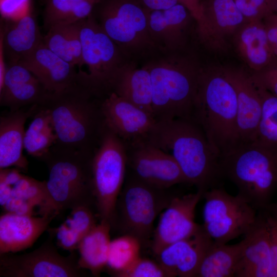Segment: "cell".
Wrapping results in <instances>:
<instances>
[{
  "label": "cell",
  "instance_id": "cell-47",
  "mask_svg": "<svg viewBox=\"0 0 277 277\" xmlns=\"http://www.w3.org/2000/svg\"><path fill=\"white\" fill-rule=\"evenodd\" d=\"M148 12L168 9L179 3L178 0H137Z\"/></svg>",
  "mask_w": 277,
  "mask_h": 277
},
{
  "label": "cell",
  "instance_id": "cell-27",
  "mask_svg": "<svg viewBox=\"0 0 277 277\" xmlns=\"http://www.w3.org/2000/svg\"><path fill=\"white\" fill-rule=\"evenodd\" d=\"M112 92L153 116L151 77L144 66L133 62L125 64L114 78Z\"/></svg>",
  "mask_w": 277,
  "mask_h": 277
},
{
  "label": "cell",
  "instance_id": "cell-51",
  "mask_svg": "<svg viewBox=\"0 0 277 277\" xmlns=\"http://www.w3.org/2000/svg\"><path fill=\"white\" fill-rule=\"evenodd\" d=\"M266 209L277 220V202L271 204Z\"/></svg>",
  "mask_w": 277,
  "mask_h": 277
},
{
  "label": "cell",
  "instance_id": "cell-14",
  "mask_svg": "<svg viewBox=\"0 0 277 277\" xmlns=\"http://www.w3.org/2000/svg\"><path fill=\"white\" fill-rule=\"evenodd\" d=\"M204 192L174 196L160 215L154 230L151 247L156 255L166 246L188 238L196 233L202 225L194 220L196 206Z\"/></svg>",
  "mask_w": 277,
  "mask_h": 277
},
{
  "label": "cell",
  "instance_id": "cell-24",
  "mask_svg": "<svg viewBox=\"0 0 277 277\" xmlns=\"http://www.w3.org/2000/svg\"><path fill=\"white\" fill-rule=\"evenodd\" d=\"M0 41L9 64L18 63L31 53L43 42V36L30 11L17 19H5Z\"/></svg>",
  "mask_w": 277,
  "mask_h": 277
},
{
  "label": "cell",
  "instance_id": "cell-43",
  "mask_svg": "<svg viewBox=\"0 0 277 277\" xmlns=\"http://www.w3.org/2000/svg\"><path fill=\"white\" fill-rule=\"evenodd\" d=\"M190 11L194 18L201 38L205 36L206 26L201 0H178Z\"/></svg>",
  "mask_w": 277,
  "mask_h": 277
},
{
  "label": "cell",
  "instance_id": "cell-15",
  "mask_svg": "<svg viewBox=\"0 0 277 277\" xmlns=\"http://www.w3.org/2000/svg\"><path fill=\"white\" fill-rule=\"evenodd\" d=\"M102 107L107 126L125 143L147 140L156 123L151 114L113 92Z\"/></svg>",
  "mask_w": 277,
  "mask_h": 277
},
{
  "label": "cell",
  "instance_id": "cell-36",
  "mask_svg": "<svg viewBox=\"0 0 277 277\" xmlns=\"http://www.w3.org/2000/svg\"><path fill=\"white\" fill-rule=\"evenodd\" d=\"M247 21H259L275 13L274 0H233Z\"/></svg>",
  "mask_w": 277,
  "mask_h": 277
},
{
  "label": "cell",
  "instance_id": "cell-5",
  "mask_svg": "<svg viewBox=\"0 0 277 277\" xmlns=\"http://www.w3.org/2000/svg\"><path fill=\"white\" fill-rule=\"evenodd\" d=\"M93 155L54 144L40 160L46 164L47 196L39 215L56 217L82 205L95 207L92 187Z\"/></svg>",
  "mask_w": 277,
  "mask_h": 277
},
{
  "label": "cell",
  "instance_id": "cell-26",
  "mask_svg": "<svg viewBox=\"0 0 277 277\" xmlns=\"http://www.w3.org/2000/svg\"><path fill=\"white\" fill-rule=\"evenodd\" d=\"M206 26L204 42L221 45L247 22L233 0H201Z\"/></svg>",
  "mask_w": 277,
  "mask_h": 277
},
{
  "label": "cell",
  "instance_id": "cell-30",
  "mask_svg": "<svg viewBox=\"0 0 277 277\" xmlns=\"http://www.w3.org/2000/svg\"><path fill=\"white\" fill-rule=\"evenodd\" d=\"M243 247V240L232 245L213 243L204 255L196 276H236Z\"/></svg>",
  "mask_w": 277,
  "mask_h": 277
},
{
  "label": "cell",
  "instance_id": "cell-37",
  "mask_svg": "<svg viewBox=\"0 0 277 277\" xmlns=\"http://www.w3.org/2000/svg\"><path fill=\"white\" fill-rule=\"evenodd\" d=\"M119 277H170L157 262L140 256Z\"/></svg>",
  "mask_w": 277,
  "mask_h": 277
},
{
  "label": "cell",
  "instance_id": "cell-32",
  "mask_svg": "<svg viewBox=\"0 0 277 277\" xmlns=\"http://www.w3.org/2000/svg\"><path fill=\"white\" fill-rule=\"evenodd\" d=\"M142 245L138 239L128 234L111 240L106 269L112 276L119 277L141 256Z\"/></svg>",
  "mask_w": 277,
  "mask_h": 277
},
{
  "label": "cell",
  "instance_id": "cell-3",
  "mask_svg": "<svg viewBox=\"0 0 277 277\" xmlns=\"http://www.w3.org/2000/svg\"><path fill=\"white\" fill-rule=\"evenodd\" d=\"M182 52L160 53L142 64L150 75L156 121L193 120L202 67Z\"/></svg>",
  "mask_w": 277,
  "mask_h": 277
},
{
  "label": "cell",
  "instance_id": "cell-22",
  "mask_svg": "<svg viewBox=\"0 0 277 277\" xmlns=\"http://www.w3.org/2000/svg\"><path fill=\"white\" fill-rule=\"evenodd\" d=\"M41 106L9 110L0 116V169L15 167L27 171L29 162L23 154L25 124Z\"/></svg>",
  "mask_w": 277,
  "mask_h": 277
},
{
  "label": "cell",
  "instance_id": "cell-31",
  "mask_svg": "<svg viewBox=\"0 0 277 277\" xmlns=\"http://www.w3.org/2000/svg\"><path fill=\"white\" fill-rule=\"evenodd\" d=\"M32 117L25 131L24 149L29 155L41 160L55 143L56 135L46 106H41Z\"/></svg>",
  "mask_w": 277,
  "mask_h": 277
},
{
  "label": "cell",
  "instance_id": "cell-35",
  "mask_svg": "<svg viewBox=\"0 0 277 277\" xmlns=\"http://www.w3.org/2000/svg\"><path fill=\"white\" fill-rule=\"evenodd\" d=\"M97 219L94 206L82 205L72 208L65 222L83 239L97 224Z\"/></svg>",
  "mask_w": 277,
  "mask_h": 277
},
{
  "label": "cell",
  "instance_id": "cell-9",
  "mask_svg": "<svg viewBox=\"0 0 277 277\" xmlns=\"http://www.w3.org/2000/svg\"><path fill=\"white\" fill-rule=\"evenodd\" d=\"M126 170L125 144L107 126L92 160V187L99 220L109 222L111 227Z\"/></svg>",
  "mask_w": 277,
  "mask_h": 277
},
{
  "label": "cell",
  "instance_id": "cell-40",
  "mask_svg": "<svg viewBox=\"0 0 277 277\" xmlns=\"http://www.w3.org/2000/svg\"><path fill=\"white\" fill-rule=\"evenodd\" d=\"M254 85L277 97V62L257 72H250Z\"/></svg>",
  "mask_w": 277,
  "mask_h": 277
},
{
  "label": "cell",
  "instance_id": "cell-50",
  "mask_svg": "<svg viewBox=\"0 0 277 277\" xmlns=\"http://www.w3.org/2000/svg\"><path fill=\"white\" fill-rule=\"evenodd\" d=\"M7 69L6 57L2 42L0 41V89L3 87Z\"/></svg>",
  "mask_w": 277,
  "mask_h": 277
},
{
  "label": "cell",
  "instance_id": "cell-12",
  "mask_svg": "<svg viewBox=\"0 0 277 277\" xmlns=\"http://www.w3.org/2000/svg\"><path fill=\"white\" fill-rule=\"evenodd\" d=\"M39 247L21 254H0V277H84L87 273L80 267L75 252L60 254L53 241V233Z\"/></svg>",
  "mask_w": 277,
  "mask_h": 277
},
{
  "label": "cell",
  "instance_id": "cell-7",
  "mask_svg": "<svg viewBox=\"0 0 277 277\" xmlns=\"http://www.w3.org/2000/svg\"><path fill=\"white\" fill-rule=\"evenodd\" d=\"M148 13L137 0H99L91 15L126 57L138 65L156 55Z\"/></svg>",
  "mask_w": 277,
  "mask_h": 277
},
{
  "label": "cell",
  "instance_id": "cell-25",
  "mask_svg": "<svg viewBox=\"0 0 277 277\" xmlns=\"http://www.w3.org/2000/svg\"><path fill=\"white\" fill-rule=\"evenodd\" d=\"M237 52L251 69L259 71L277 62L263 21L246 22L234 35Z\"/></svg>",
  "mask_w": 277,
  "mask_h": 277
},
{
  "label": "cell",
  "instance_id": "cell-19",
  "mask_svg": "<svg viewBox=\"0 0 277 277\" xmlns=\"http://www.w3.org/2000/svg\"><path fill=\"white\" fill-rule=\"evenodd\" d=\"M213 243L202 225L194 235L166 246L155 255L170 277H194Z\"/></svg>",
  "mask_w": 277,
  "mask_h": 277
},
{
  "label": "cell",
  "instance_id": "cell-44",
  "mask_svg": "<svg viewBox=\"0 0 277 277\" xmlns=\"http://www.w3.org/2000/svg\"><path fill=\"white\" fill-rule=\"evenodd\" d=\"M2 208L4 212L30 215H35V209L37 208L31 203L14 196H12Z\"/></svg>",
  "mask_w": 277,
  "mask_h": 277
},
{
  "label": "cell",
  "instance_id": "cell-8",
  "mask_svg": "<svg viewBox=\"0 0 277 277\" xmlns=\"http://www.w3.org/2000/svg\"><path fill=\"white\" fill-rule=\"evenodd\" d=\"M169 189L151 185L126 172L112 229L134 236L142 244H146L152 238L155 219L174 196Z\"/></svg>",
  "mask_w": 277,
  "mask_h": 277
},
{
  "label": "cell",
  "instance_id": "cell-4",
  "mask_svg": "<svg viewBox=\"0 0 277 277\" xmlns=\"http://www.w3.org/2000/svg\"><path fill=\"white\" fill-rule=\"evenodd\" d=\"M237 113L236 91L222 68H202L193 120L220 156L238 144Z\"/></svg>",
  "mask_w": 277,
  "mask_h": 277
},
{
  "label": "cell",
  "instance_id": "cell-29",
  "mask_svg": "<svg viewBox=\"0 0 277 277\" xmlns=\"http://www.w3.org/2000/svg\"><path fill=\"white\" fill-rule=\"evenodd\" d=\"M81 22L53 24L47 29V34L43 36V43L49 49L78 68V71L83 67Z\"/></svg>",
  "mask_w": 277,
  "mask_h": 277
},
{
  "label": "cell",
  "instance_id": "cell-6",
  "mask_svg": "<svg viewBox=\"0 0 277 277\" xmlns=\"http://www.w3.org/2000/svg\"><path fill=\"white\" fill-rule=\"evenodd\" d=\"M223 176L236 187L238 194L256 210L271 203L277 188V147L254 141L239 144L221 156Z\"/></svg>",
  "mask_w": 277,
  "mask_h": 277
},
{
  "label": "cell",
  "instance_id": "cell-42",
  "mask_svg": "<svg viewBox=\"0 0 277 277\" xmlns=\"http://www.w3.org/2000/svg\"><path fill=\"white\" fill-rule=\"evenodd\" d=\"M98 1L99 0L80 1L60 23H75L86 19L91 15L95 5Z\"/></svg>",
  "mask_w": 277,
  "mask_h": 277
},
{
  "label": "cell",
  "instance_id": "cell-20",
  "mask_svg": "<svg viewBox=\"0 0 277 277\" xmlns=\"http://www.w3.org/2000/svg\"><path fill=\"white\" fill-rule=\"evenodd\" d=\"M51 94L24 65L18 63L7 64L0 89L1 106L16 110L34 105L44 106Z\"/></svg>",
  "mask_w": 277,
  "mask_h": 277
},
{
  "label": "cell",
  "instance_id": "cell-41",
  "mask_svg": "<svg viewBox=\"0 0 277 277\" xmlns=\"http://www.w3.org/2000/svg\"><path fill=\"white\" fill-rule=\"evenodd\" d=\"M30 0H0L1 13L5 19H17L31 11Z\"/></svg>",
  "mask_w": 277,
  "mask_h": 277
},
{
  "label": "cell",
  "instance_id": "cell-33",
  "mask_svg": "<svg viewBox=\"0 0 277 277\" xmlns=\"http://www.w3.org/2000/svg\"><path fill=\"white\" fill-rule=\"evenodd\" d=\"M256 88L261 100L262 112L254 141L277 147V97L264 89Z\"/></svg>",
  "mask_w": 277,
  "mask_h": 277
},
{
  "label": "cell",
  "instance_id": "cell-13",
  "mask_svg": "<svg viewBox=\"0 0 277 277\" xmlns=\"http://www.w3.org/2000/svg\"><path fill=\"white\" fill-rule=\"evenodd\" d=\"M125 144L127 173L161 188L186 183L180 167L171 154L147 140Z\"/></svg>",
  "mask_w": 277,
  "mask_h": 277
},
{
  "label": "cell",
  "instance_id": "cell-18",
  "mask_svg": "<svg viewBox=\"0 0 277 277\" xmlns=\"http://www.w3.org/2000/svg\"><path fill=\"white\" fill-rule=\"evenodd\" d=\"M236 93L238 144L254 142L262 117V103L250 72L237 68H222Z\"/></svg>",
  "mask_w": 277,
  "mask_h": 277
},
{
  "label": "cell",
  "instance_id": "cell-1",
  "mask_svg": "<svg viewBox=\"0 0 277 277\" xmlns=\"http://www.w3.org/2000/svg\"><path fill=\"white\" fill-rule=\"evenodd\" d=\"M147 141L171 154L186 183L204 193L222 177L220 155L194 120L176 118L156 121Z\"/></svg>",
  "mask_w": 277,
  "mask_h": 277
},
{
  "label": "cell",
  "instance_id": "cell-23",
  "mask_svg": "<svg viewBox=\"0 0 277 277\" xmlns=\"http://www.w3.org/2000/svg\"><path fill=\"white\" fill-rule=\"evenodd\" d=\"M55 218L54 215L36 216L4 212L0 216V254L30 248Z\"/></svg>",
  "mask_w": 277,
  "mask_h": 277
},
{
  "label": "cell",
  "instance_id": "cell-11",
  "mask_svg": "<svg viewBox=\"0 0 277 277\" xmlns=\"http://www.w3.org/2000/svg\"><path fill=\"white\" fill-rule=\"evenodd\" d=\"M202 226L215 244H227L244 235L254 223L256 210L238 194L233 196L215 187L203 195Z\"/></svg>",
  "mask_w": 277,
  "mask_h": 277
},
{
  "label": "cell",
  "instance_id": "cell-34",
  "mask_svg": "<svg viewBox=\"0 0 277 277\" xmlns=\"http://www.w3.org/2000/svg\"><path fill=\"white\" fill-rule=\"evenodd\" d=\"M34 205L38 212L44 207L47 196L46 181H40L23 175L12 186V195Z\"/></svg>",
  "mask_w": 277,
  "mask_h": 277
},
{
  "label": "cell",
  "instance_id": "cell-38",
  "mask_svg": "<svg viewBox=\"0 0 277 277\" xmlns=\"http://www.w3.org/2000/svg\"><path fill=\"white\" fill-rule=\"evenodd\" d=\"M82 0H48L44 13V22L48 29L61 22L74 6Z\"/></svg>",
  "mask_w": 277,
  "mask_h": 277
},
{
  "label": "cell",
  "instance_id": "cell-49",
  "mask_svg": "<svg viewBox=\"0 0 277 277\" xmlns=\"http://www.w3.org/2000/svg\"><path fill=\"white\" fill-rule=\"evenodd\" d=\"M12 195V186L0 182V205L4 206Z\"/></svg>",
  "mask_w": 277,
  "mask_h": 277
},
{
  "label": "cell",
  "instance_id": "cell-21",
  "mask_svg": "<svg viewBox=\"0 0 277 277\" xmlns=\"http://www.w3.org/2000/svg\"><path fill=\"white\" fill-rule=\"evenodd\" d=\"M242 260L238 277H271L272 262L269 224L264 210L244 235Z\"/></svg>",
  "mask_w": 277,
  "mask_h": 277
},
{
  "label": "cell",
  "instance_id": "cell-10",
  "mask_svg": "<svg viewBox=\"0 0 277 277\" xmlns=\"http://www.w3.org/2000/svg\"><path fill=\"white\" fill-rule=\"evenodd\" d=\"M83 66L79 71L83 85L97 96L105 98L111 93L114 78L129 61L115 43L103 31L92 16L81 22Z\"/></svg>",
  "mask_w": 277,
  "mask_h": 277
},
{
  "label": "cell",
  "instance_id": "cell-48",
  "mask_svg": "<svg viewBox=\"0 0 277 277\" xmlns=\"http://www.w3.org/2000/svg\"><path fill=\"white\" fill-rule=\"evenodd\" d=\"M22 172L15 167L0 169V182L13 186L23 176Z\"/></svg>",
  "mask_w": 277,
  "mask_h": 277
},
{
  "label": "cell",
  "instance_id": "cell-17",
  "mask_svg": "<svg viewBox=\"0 0 277 277\" xmlns=\"http://www.w3.org/2000/svg\"><path fill=\"white\" fill-rule=\"evenodd\" d=\"M148 28L153 42L161 53L183 51L189 27L194 20L188 9L179 3L162 11L148 13Z\"/></svg>",
  "mask_w": 277,
  "mask_h": 277
},
{
  "label": "cell",
  "instance_id": "cell-46",
  "mask_svg": "<svg viewBox=\"0 0 277 277\" xmlns=\"http://www.w3.org/2000/svg\"><path fill=\"white\" fill-rule=\"evenodd\" d=\"M268 39L277 59V13H273L263 20Z\"/></svg>",
  "mask_w": 277,
  "mask_h": 277
},
{
  "label": "cell",
  "instance_id": "cell-28",
  "mask_svg": "<svg viewBox=\"0 0 277 277\" xmlns=\"http://www.w3.org/2000/svg\"><path fill=\"white\" fill-rule=\"evenodd\" d=\"M111 224L100 221L81 240L77 250L78 264L94 276H99L106 267L110 239Z\"/></svg>",
  "mask_w": 277,
  "mask_h": 277
},
{
  "label": "cell",
  "instance_id": "cell-45",
  "mask_svg": "<svg viewBox=\"0 0 277 277\" xmlns=\"http://www.w3.org/2000/svg\"><path fill=\"white\" fill-rule=\"evenodd\" d=\"M266 213L270 230L272 270L271 277H277V220L266 209Z\"/></svg>",
  "mask_w": 277,
  "mask_h": 277
},
{
  "label": "cell",
  "instance_id": "cell-52",
  "mask_svg": "<svg viewBox=\"0 0 277 277\" xmlns=\"http://www.w3.org/2000/svg\"><path fill=\"white\" fill-rule=\"evenodd\" d=\"M275 13H277V0H274Z\"/></svg>",
  "mask_w": 277,
  "mask_h": 277
},
{
  "label": "cell",
  "instance_id": "cell-2",
  "mask_svg": "<svg viewBox=\"0 0 277 277\" xmlns=\"http://www.w3.org/2000/svg\"><path fill=\"white\" fill-rule=\"evenodd\" d=\"M104 98L82 86L52 93L44 106L50 112L54 144L93 156L107 128Z\"/></svg>",
  "mask_w": 277,
  "mask_h": 277
},
{
  "label": "cell",
  "instance_id": "cell-39",
  "mask_svg": "<svg viewBox=\"0 0 277 277\" xmlns=\"http://www.w3.org/2000/svg\"><path fill=\"white\" fill-rule=\"evenodd\" d=\"M48 230L53 233L56 245L58 247L70 253L74 252L77 250L82 238L65 221L59 226L49 227Z\"/></svg>",
  "mask_w": 277,
  "mask_h": 277
},
{
  "label": "cell",
  "instance_id": "cell-16",
  "mask_svg": "<svg viewBox=\"0 0 277 277\" xmlns=\"http://www.w3.org/2000/svg\"><path fill=\"white\" fill-rule=\"evenodd\" d=\"M18 63L29 70L50 93L83 86L76 67L51 51L43 41Z\"/></svg>",
  "mask_w": 277,
  "mask_h": 277
}]
</instances>
